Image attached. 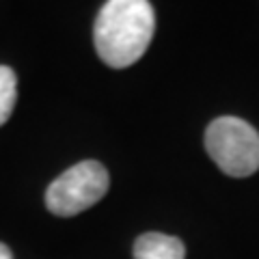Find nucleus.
Returning <instances> with one entry per match:
<instances>
[{
    "label": "nucleus",
    "mask_w": 259,
    "mask_h": 259,
    "mask_svg": "<svg viewBox=\"0 0 259 259\" xmlns=\"http://www.w3.org/2000/svg\"><path fill=\"white\" fill-rule=\"evenodd\" d=\"M153 32L156 13L149 0H108L93 28L97 56L108 67H130L147 52Z\"/></svg>",
    "instance_id": "f257e3e1"
},
{
    "label": "nucleus",
    "mask_w": 259,
    "mask_h": 259,
    "mask_svg": "<svg viewBox=\"0 0 259 259\" xmlns=\"http://www.w3.org/2000/svg\"><path fill=\"white\" fill-rule=\"evenodd\" d=\"M205 149L231 177H248L259 168V132L244 119H214L205 130Z\"/></svg>",
    "instance_id": "f03ea898"
},
{
    "label": "nucleus",
    "mask_w": 259,
    "mask_h": 259,
    "mask_svg": "<svg viewBox=\"0 0 259 259\" xmlns=\"http://www.w3.org/2000/svg\"><path fill=\"white\" fill-rule=\"evenodd\" d=\"M108 186L110 177L104 164L95 160L78 162L48 186L46 207L61 218L76 216L102 201Z\"/></svg>",
    "instance_id": "7ed1b4c3"
},
{
    "label": "nucleus",
    "mask_w": 259,
    "mask_h": 259,
    "mask_svg": "<svg viewBox=\"0 0 259 259\" xmlns=\"http://www.w3.org/2000/svg\"><path fill=\"white\" fill-rule=\"evenodd\" d=\"M186 246L180 238L149 231L136 238L134 259H184Z\"/></svg>",
    "instance_id": "20e7f679"
},
{
    "label": "nucleus",
    "mask_w": 259,
    "mask_h": 259,
    "mask_svg": "<svg viewBox=\"0 0 259 259\" xmlns=\"http://www.w3.org/2000/svg\"><path fill=\"white\" fill-rule=\"evenodd\" d=\"M18 102V76L9 65H0V125L9 121Z\"/></svg>",
    "instance_id": "39448f33"
},
{
    "label": "nucleus",
    "mask_w": 259,
    "mask_h": 259,
    "mask_svg": "<svg viewBox=\"0 0 259 259\" xmlns=\"http://www.w3.org/2000/svg\"><path fill=\"white\" fill-rule=\"evenodd\" d=\"M0 259H13L11 248L7 246V244H3V242H0Z\"/></svg>",
    "instance_id": "423d86ee"
}]
</instances>
